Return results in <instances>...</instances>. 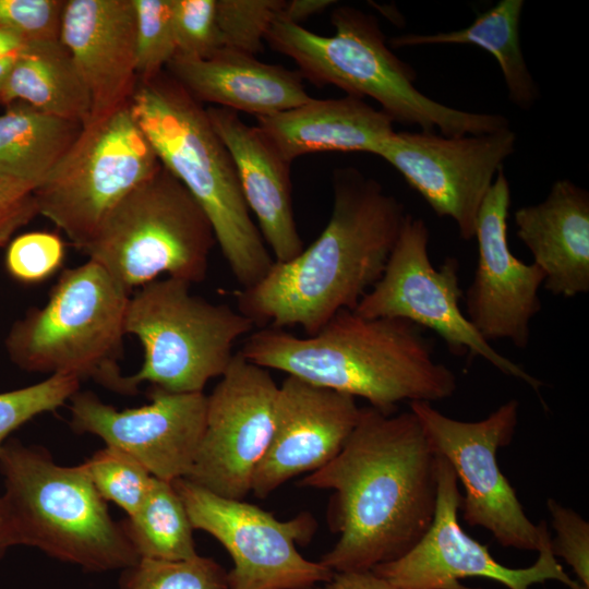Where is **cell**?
Segmentation results:
<instances>
[{"instance_id":"obj_4","label":"cell","mask_w":589,"mask_h":589,"mask_svg":"<svg viewBox=\"0 0 589 589\" xmlns=\"http://www.w3.org/2000/svg\"><path fill=\"white\" fill-rule=\"evenodd\" d=\"M130 107L160 164L207 216L231 274L243 288L275 262L251 218L233 160L206 109L169 74L140 82Z\"/></svg>"},{"instance_id":"obj_26","label":"cell","mask_w":589,"mask_h":589,"mask_svg":"<svg viewBox=\"0 0 589 589\" xmlns=\"http://www.w3.org/2000/svg\"><path fill=\"white\" fill-rule=\"evenodd\" d=\"M525 2L501 0L467 27L436 34H405L392 38L394 48L422 45L468 44L491 53L498 63L509 100L521 110H529L539 97L536 84L524 57L519 23Z\"/></svg>"},{"instance_id":"obj_41","label":"cell","mask_w":589,"mask_h":589,"mask_svg":"<svg viewBox=\"0 0 589 589\" xmlns=\"http://www.w3.org/2000/svg\"><path fill=\"white\" fill-rule=\"evenodd\" d=\"M14 545H19L16 530L4 498L0 497V558Z\"/></svg>"},{"instance_id":"obj_25","label":"cell","mask_w":589,"mask_h":589,"mask_svg":"<svg viewBox=\"0 0 589 589\" xmlns=\"http://www.w3.org/2000/svg\"><path fill=\"white\" fill-rule=\"evenodd\" d=\"M24 103L85 127L91 98L75 63L60 39L29 43L9 72L1 104Z\"/></svg>"},{"instance_id":"obj_29","label":"cell","mask_w":589,"mask_h":589,"mask_svg":"<svg viewBox=\"0 0 589 589\" xmlns=\"http://www.w3.org/2000/svg\"><path fill=\"white\" fill-rule=\"evenodd\" d=\"M122 589H229L227 572L213 558H140L124 569Z\"/></svg>"},{"instance_id":"obj_3","label":"cell","mask_w":589,"mask_h":589,"mask_svg":"<svg viewBox=\"0 0 589 589\" xmlns=\"http://www.w3.org/2000/svg\"><path fill=\"white\" fill-rule=\"evenodd\" d=\"M239 352L264 369L361 397L384 413L401 401L445 400L457 389L454 371L434 358L433 340L402 318L342 310L311 336L259 328Z\"/></svg>"},{"instance_id":"obj_43","label":"cell","mask_w":589,"mask_h":589,"mask_svg":"<svg viewBox=\"0 0 589 589\" xmlns=\"http://www.w3.org/2000/svg\"><path fill=\"white\" fill-rule=\"evenodd\" d=\"M16 57L17 56L0 59V104H1L2 94H3V89H4V85H5L9 72Z\"/></svg>"},{"instance_id":"obj_38","label":"cell","mask_w":589,"mask_h":589,"mask_svg":"<svg viewBox=\"0 0 589 589\" xmlns=\"http://www.w3.org/2000/svg\"><path fill=\"white\" fill-rule=\"evenodd\" d=\"M36 215L38 208L34 189L26 183L0 176V249Z\"/></svg>"},{"instance_id":"obj_12","label":"cell","mask_w":589,"mask_h":589,"mask_svg":"<svg viewBox=\"0 0 589 589\" xmlns=\"http://www.w3.org/2000/svg\"><path fill=\"white\" fill-rule=\"evenodd\" d=\"M435 453L447 460L465 489L460 509L471 527H482L504 548L537 551L541 521L526 515L514 488L502 473L497 452L510 444L519 404L509 399L479 421L449 418L431 402H410Z\"/></svg>"},{"instance_id":"obj_1","label":"cell","mask_w":589,"mask_h":589,"mask_svg":"<svg viewBox=\"0 0 589 589\" xmlns=\"http://www.w3.org/2000/svg\"><path fill=\"white\" fill-rule=\"evenodd\" d=\"M438 455L411 411L360 408L341 450L300 485L333 490L339 537L320 562L333 573L372 570L408 553L432 524Z\"/></svg>"},{"instance_id":"obj_22","label":"cell","mask_w":589,"mask_h":589,"mask_svg":"<svg viewBox=\"0 0 589 589\" xmlns=\"http://www.w3.org/2000/svg\"><path fill=\"white\" fill-rule=\"evenodd\" d=\"M517 236L543 272L545 290L574 298L589 292V193L556 180L545 199L515 212Z\"/></svg>"},{"instance_id":"obj_31","label":"cell","mask_w":589,"mask_h":589,"mask_svg":"<svg viewBox=\"0 0 589 589\" xmlns=\"http://www.w3.org/2000/svg\"><path fill=\"white\" fill-rule=\"evenodd\" d=\"M135 11L136 71L140 82L153 80L177 53L172 0H132Z\"/></svg>"},{"instance_id":"obj_35","label":"cell","mask_w":589,"mask_h":589,"mask_svg":"<svg viewBox=\"0 0 589 589\" xmlns=\"http://www.w3.org/2000/svg\"><path fill=\"white\" fill-rule=\"evenodd\" d=\"M64 253V244L56 233H23L10 241L5 252V268L21 283L37 284L61 267Z\"/></svg>"},{"instance_id":"obj_34","label":"cell","mask_w":589,"mask_h":589,"mask_svg":"<svg viewBox=\"0 0 589 589\" xmlns=\"http://www.w3.org/2000/svg\"><path fill=\"white\" fill-rule=\"evenodd\" d=\"M176 56L207 59L221 47L216 0H172Z\"/></svg>"},{"instance_id":"obj_16","label":"cell","mask_w":589,"mask_h":589,"mask_svg":"<svg viewBox=\"0 0 589 589\" xmlns=\"http://www.w3.org/2000/svg\"><path fill=\"white\" fill-rule=\"evenodd\" d=\"M278 387L269 370L236 352L207 395L204 434L184 479L243 500L273 436Z\"/></svg>"},{"instance_id":"obj_7","label":"cell","mask_w":589,"mask_h":589,"mask_svg":"<svg viewBox=\"0 0 589 589\" xmlns=\"http://www.w3.org/2000/svg\"><path fill=\"white\" fill-rule=\"evenodd\" d=\"M131 293L92 260L63 271L47 302L11 326L4 340L10 360L29 373L93 378L116 393H136L119 366Z\"/></svg>"},{"instance_id":"obj_32","label":"cell","mask_w":589,"mask_h":589,"mask_svg":"<svg viewBox=\"0 0 589 589\" xmlns=\"http://www.w3.org/2000/svg\"><path fill=\"white\" fill-rule=\"evenodd\" d=\"M284 3V0H216L223 49L252 56L263 51L266 35Z\"/></svg>"},{"instance_id":"obj_30","label":"cell","mask_w":589,"mask_h":589,"mask_svg":"<svg viewBox=\"0 0 589 589\" xmlns=\"http://www.w3.org/2000/svg\"><path fill=\"white\" fill-rule=\"evenodd\" d=\"M101 497L132 516L144 502L154 477L131 456L106 446L83 462Z\"/></svg>"},{"instance_id":"obj_40","label":"cell","mask_w":589,"mask_h":589,"mask_svg":"<svg viewBox=\"0 0 589 589\" xmlns=\"http://www.w3.org/2000/svg\"><path fill=\"white\" fill-rule=\"evenodd\" d=\"M337 1L334 0H291L285 1L279 17L296 24L323 12Z\"/></svg>"},{"instance_id":"obj_18","label":"cell","mask_w":589,"mask_h":589,"mask_svg":"<svg viewBox=\"0 0 589 589\" xmlns=\"http://www.w3.org/2000/svg\"><path fill=\"white\" fill-rule=\"evenodd\" d=\"M510 187L502 168L478 213L474 238L478 261L465 293V315L481 336L509 340L524 349L530 339V324L541 311L539 290L543 272L516 257L507 238Z\"/></svg>"},{"instance_id":"obj_28","label":"cell","mask_w":589,"mask_h":589,"mask_svg":"<svg viewBox=\"0 0 589 589\" xmlns=\"http://www.w3.org/2000/svg\"><path fill=\"white\" fill-rule=\"evenodd\" d=\"M121 525L140 558L182 561L197 555L194 529L172 482L154 477L140 508Z\"/></svg>"},{"instance_id":"obj_2","label":"cell","mask_w":589,"mask_h":589,"mask_svg":"<svg viewBox=\"0 0 589 589\" xmlns=\"http://www.w3.org/2000/svg\"><path fill=\"white\" fill-rule=\"evenodd\" d=\"M333 192L317 239L237 291V310L255 326L314 335L338 312L353 311L383 275L408 215L404 204L353 167L335 169Z\"/></svg>"},{"instance_id":"obj_27","label":"cell","mask_w":589,"mask_h":589,"mask_svg":"<svg viewBox=\"0 0 589 589\" xmlns=\"http://www.w3.org/2000/svg\"><path fill=\"white\" fill-rule=\"evenodd\" d=\"M0 115V176L34 190L65 154L83 125L13 103Z\"/></svg>"},{"instance_id":"obj_13","label":"cell","mask_w":589,"mask_h":589,"mask_svg":"<svg viewBox=\"0 0 589 589\" xmlns=\"http://www.w3.org/2000/svg\"><path fill=\"white\" fill-rule=\"evenodd\" d=\"M172 484L193 529L213 536L230 554L229 589H313L333 576L297 550L315 530L311 515L279 520L254 504L219 496L188 479Z\"/></svg>"},{"instance_id":"obj_36","label":"cell","mask_w":589,"mask_h":589,"mask_svg":"<svg viewBox=\"0 0 589 589\" xmlns=\"http://www.w3.org/2000/svg\"><path fill=\"white\" fill-rule=\"evenodd\" d=\"M551 525L555 537L551 549L555 557H562L572 567L577 581L589 589V524L574 509L563 506L554 498L546 500Z\"/></svg>"},{"instance_id":"obj_33","label":"cell","mask_w":589,"mask_h":589,"mask_svg":"<svg viewBox=\"0 0 589 589\" xmlns=\"http://www.w3.org/2000/svg\"><path fill=\"white\" fill-rule=\"evenodd\" d=\"M79 388L77 377L53 374L34 385L0 393V447L14 430L38 414L63 406Z\"/></svg>"},{"instance_id":"obj_14","label":"cell","mask_w":589,"mask_h":589,"mask_svg":"<svg viewBox=\"0 0 589 589\" xmlns=\"http://www.w3.org/2000/svg\"><path fill=\"white\" fill-rule=\"evenodd\" d=\"M460 504L458 479L449 462L438 456L437 501L431 526L408 553L372 570L401 589H478L460 585V579L470 577L492 579L508 589H529L548 580L569 589H585L565 573L552 553L545 520H541L537 561L529 567L510 568L465 532L458 519Z\"/></svg>"},{"instance_id":"obj_15","label":"cell","mask_w":589,"mask_h":589,"mask_svg":"<svg viewBox=\"0 0 589 589\" xmlns=\"http://www.w3.org/2000/svg\"><path fill=\"white\" fill-rule=\"evenodd\" d=\"M509 127L491 133L446 136L436 131L394 132L376 156L393 166L440 217L474 238L478 213L504 161L515 152Z\"/></svg>"},{"instance_id":"obj_9","label":"cell","mask_w":589,"mask_h":589,"mask_svg":"<svg viewBox=\"0 0 589 589\" xmlns=\"http://www.w3.org/2000/svg\"><path fill=\"white\" fill-rule=\"evenodd\" d=\"M191 284L166 277L131 293L124 329L143 347V363L129 375L137 392L143 382L170 393H203L233 358V346L255 325L228 304L195 296Z\"/></svg>"},{"instance_id":"obj_42","label":"cell","mask_w":589,"mask_h":589,"mask_svg":"<svg viewBox=\"0 0 589 589\" xmlns=\"http://www.w3.org/2000/svg\"><path fill=\"white\" fill-rule=\"evenodd\" d=\"M28 45L29 41L21 35L0 28V59L19 56Z\"/></svg>"},{"instance_id":"obj_6","label":"cell","mask_w":589,"mask_h":589,"mask_svg":"<svg viewBox=\"0 0 589 589\" xmlns=\"http://www.w3.org/2000/svg\"><path fill=\"white\" fill-rule=\"evenodd\" d=\"M0 472L19 544L88 572L128 569L139 562L83 464L63 467L44 448L10 440L0 447Z\"/></svg>"},{"instance_id":"obj_8","label":"cell","mask_w":589,"mask_h":589,"mask_svg":"<svg viewBox=\"0 0 589 589\" xmlns=\"http://www.w3.org/2000/svg\"><path fill=\"white\" fill-rule=\"evenodd\" d=\"M215 244L204 211L161 165L111 208L82 251L132 292L163 274L204 280Z\"/></svg>"},{"instance_id":"obj_37","label":"cell","mask_w":589,"mask_h":589,"mask_svg":"<svg viewBox=\"0 0 589 589\" xmlns=\"http://www.w3.org/2000/svg\"><path fill=\"white\" fill-rule=\"evenodd\" d=\"M65 0H0V28L27 41L59 39Z\"/></svg>"},{"instance_id":"obj_19","label":"cell","mask_w":589,"mask_h":589,"mask_svg":"<svg viewBox=\"0 0 589 589\" xmlns=\"http://www.w3.org/2000/svg\"><path fill=\"white\" fill-rule=\"evenodd\" d=\"M360 414L356 398L287 375L278 387L274 432L251 492L264 498L285 482L328 464Z\"/></svg>"},{"instance_id":"obj_23","label":"cell","mask_w":589,"mask_h":589,"mask_svg":"<svg viewBox=\"0 0 589 589\" xmlns=\"http://www.w3.org/2000/svg\"><path fill=\"white\" fill-rule=\"evenodd\" d=\"M168 74L195 100L265 117L311 99L299 71L262 62L255 56L220 49L207 59L175 56Z\"/></svg>"},{"instance_id":"obj_10","label":"cell","mask_w":589,"mask_h":589,"mask_svg":"<svg viewBox=\"0 0 589 589\" xmlns=\"http://www.w3.org/2000/svg\"><path fill=\"white\" fill-rule=\"evenodd\" d=\"M160 166L129 104L83 127L34 190L38 214L82 250L111 208Z\"/></svg>"},{"instance_id":"obj_39","label":"cell","mask_w":589,"mask_h":589,"mask_svg":"<svg viewBox=\"0 0 589 589\" xmlns=\"http://www.w3.org/2000/svg\"><path fill=\"white\" fill-rule=\"evenodd\" d=\"M315 589H401L373 570L334 573Z\"/></svg>"},{"instance_id":"obj_24","label":"cell","mask_w":589,"mask_h":589,"mask_svg":"<svg viewBox=\"0 0 589 589\" xmlns=\"http://www.w3.org/2000/svg\"><path fill=\"white\" fill-rule=\"evenodd\" d=\"M264 132L290 164L317 152H363L375 155L395 130L394 121L363 98L346 95L314 99L294 108L256 117Z\"/></svg>"},{"instance_id":"obj_11","label":"cell","mask_w":589,"mask_h":589,"mask_svg":"<svg viewBox=\"0 0 589 589\" xmlns=\"http://www.w3.org/2000/svg\"><path fill=\"white\" fill-rule=\"evenodd\" d=\"M430 230L408 214L383 275L353 310L364 317L402 318L433 330L452 353L482 358L539 396L542 381L495 350L460 309L459 263L447 257L435 268L429 254Z\"/></svg>"},{"instance_id":"obj_17","label":"cell","mask_w":589,"mask_h":589,"mask_svg":"<svg viewBox=\"0 0 589 589\" xmlns=\"http://www.w3.org/2000/svg\"><path fill=\"white\" fill-rule=\"evenodd\" d=\"M204 393L154 388L151 402L118 410L92 392L70 398V425L100 437L106 446L131 456L160 480L187 478L193 467L206 421Z\"/></svg>"},{"instance_id":"obj_5","label":"cell","mask_w":589,"mask_h":589,"mask_svg":"<svg viewBox=\"0 0 589 589\" xmlns=\"http://www.w3.org/2000/svg\"><path fill=\"white\" fill-rule=\"evenodd\" d=\"M335 33L318 35L279 16L265 41L292 59L303 79L335 85L347 95L377 101L394 122L446 136L483 134L509 127L506 117L446 106L416 86V72L387 46L377 20L349 5L333 11Z\"/></svg>"},{"instance_id":"obj_20","label":"cell","mask_w":589,"mask_h":589,"mask_svg":"<svg viewBox=\"0 0 589 589\" xmlns=\"http://www.w3.org/2000/svg\"><path fill=\"white\" fill-rule=\"evenodd\" d=\"M135 28L132 0H65L59 39L89 93L88 123L131 103L139 80Z\"/></svg>"},{"instance_id":"obj_21","label":"cell","mask_w":589,"mask_h":589,"mask_svg":"<svg viewBox=\"0 0 589 589\" xmlns=\"http://www.w3.org/2000/svg\"><path fill=\"white\" fill-rule=\"evenodd\" d=\"M209 122L227 147L247 205L276 262L297 256L304 248L294 219L290 163L257 125L223 107L206 109Z\"/></svg>"}]
</instances>
